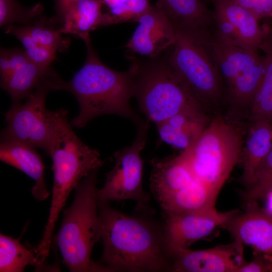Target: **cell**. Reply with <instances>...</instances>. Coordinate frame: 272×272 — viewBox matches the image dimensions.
Wrapping results in <instances>:
<instances>
[{
  "mask_svg": "<svg viewBox=\"0 0 272 272\" xmlns=\"http://www.w3.org/2000/svg\"><path fill=\"white\" fill-rule=\"evenodd\" d=\"M42 11L43 7L40 4L25 8L16 0H0V26L13 23L29 26L31 21Z\"/></svg>",
  "mask_w": 272,
  "mask_h": 272,
  "instance_id": "27",
  "label": "cell"
},
{
  "mask_svg": "<svg viewBox=\"0 0 272 272\" xmlns=\"http://www.w3.org/2000/svg\"><path fill=\"white\" fill-rule=\"evenodd\" d=\"M20 239L21 237L14 238L1 233V272H22L29 265L42 269L34 249H28Z\"/></svg>",
  "mask_w": 272,
  "mask_h": 272,
  "instance_id": "23",
  "label": "cell"
},
{
  "mask_svg": "<svg viewBox=\"0 0 272 272\" xmlns=\"http://www.w3.org/2000/svg\"><path fill=\"white\" fill-rule=\"evenodd\" d=\"M243 138L239 126L217 116L180 155L194 180L218 195L240 160Z\"/></svg>",
  "mask_w": 272,
  "mask_h": 272,
  "instance_id": "5",
  "label": "cell"
},
{
  "mask_svg": "<svg viewBox=\"0 0 272 272\" xmlns=\"http://www.w3.org/2000/svg\"><path fill=\"white\" fill-rule=\"evenodd\" d=\"M80 0H55L57 15L62 20L68 11Z\"/></svg>",
  "mask_w": 272,
  "mask_h": 272,
  "instance_id": "32",
  "label": "cell"
},
{
  "mask_svg": "<svg viewBox=\"0 0 272 272\" xmlns=\"http://www.w3.org/2000/svg\"><path fill=\"white\" fill-rule=\"evenodd\" d=\"M24 27L34 40L47 48L55 52L63 51L69 46L70 39L63 37L58 30H53L42 23Z\"/></svg>",
  "mask_w": 272,
  "mask_h": 272,
  "instance_id": "28",
  "label": "cell"
},
{
  "mask_svg": "<svg viewBox=\"0 0 272 272\" xmlns=\"http://www.w3.org/2000/svg\"><path fill=\"white\" fill-rule=\"evenodd\" d=\"M265 72L249 112V121L272 119V52L265 53Z\"/></svg>",
  "mask_w": 272,
  "mask_h": 272,
  "instance_id": "24",
  "label": "cell"
},
{
  "mask_svg": "<svg viewBox=\"0 0 272 272\" xmlns=\"http://www.w3.org/2000/svg\"><path fill=\"white\" fill-rule=\"evenodd\" d=\"M262 29L263 38L260 49L265 53L272 52V28L264 26Z\"/></svg>",
  "mask_w": 272,
  "mask_h": 272,
  "instance_id": "33",
  "label": "cell"
},
{
  "mask_svg": "<svg viewBox=\"0 0 272 272\" xmlns=\"http://www.w3.org/2000/svg\"><path fill=\"white\" fill-rule=\"evenodd\" d=\"M173 24L176 40L169 65L205 110L217 105L222 96L223 81L216 58L214 34Z\"/></svg>",
  "mask_w": 272,
  "mask_h": 272,
  "instance_id": "4",
  "label": "cell"
},
{
  "mask_svg": "<svg viewBox=\"0 0 272 272\" xmlns=\"http://www.w3.org/2000/svg\"><path fill=\"white\" fill-rule=\"evenodd\" d=\"M271 123H272V119H271Z\"/></svg>",
  "mask_w": 272,
  "mask_h": 272,
  "instance_id": "36",
  "label": "cell"
},
{
  "mask_svg": "<svg viewBox=\"0 0 272 272\" xmlns=\"http://www.w3.org/2000/svg\"><path fill=\"white\" fill-rule=\"evenodd\" d=\"M7 33L14 35L22 43L29 60L39 65L49 67L55 58L56 52L36 42L30 36L24 27L9 25L5 28Z\"/></svg>",
  "mask_w": 272,
  "mask_h": 272,
  "instance_id": "26",
  "label": "cell"
},
{
  "mask_svg": "<svg viewBox=\"0 0 272 272\" xmlns=\"http://www.w3.org/2000/svg\"><path fill=\"white\" fill-rule=\"evenodd\" d=\"M30 61L25 50L1 48L0 53L1 81L7 79L15 71L22 67Z\"/></svg>",
  "mask_w": 272,
  "mask_h": 272,
  "instance_id": "30",
  "label": "cell"
},
{
  "mask_svg": "<svg viewBox=\"0 0 272 272\" xmlns=\"http://www.w3.org/2000/svg\"><path fill=\"white\" fill-rule=\"evenodd\" d=\"M238 210L219 212L215 208L178 213H165L163 236L166 251L188 248L209 235L219 226H225Z\"/></svg>",
  "mask_w": 272,
  "mask_h": 272,
  "instance_id": "11",
  "label": "cell"
},
{
  "mask_svg": "<svg viewBox=\"0 0 272 272\" xmlns=\"http://www.w3.org/2000/svg\"><path fill=\"white\" fill-rule=\"evenodd\" d=\"M158 4L174 24L209 31L214 25L213 13L200 0H160Z\"/></svg>",
  "mask_w": 272,
  "mask_h": 272,
  "instance_id": "20",
  "label": "cell"
},
{
  "mask_svg": "<svg viewBox=\"0 0 272 272\" xmlns=\"http://www.w3.org/2000/svg\"><path fill=\"white\" fill-rule=\"evenodd\" d=\"M136 125L138 132L132 144L114 154V166L106 174L103 187L97 191L99 201L131 199L139 208L147 206L149 196L143 188L141 152L146 143L148 123L142 120Z\"/></svg>",
  "mask_w": 272,
  "mask_h": 272,
  "instance_id": "8",
  "label": "cell"
},
{
  "mask_svg": "<svg viewBox=\"0 0 272 272\" xmlns=\"http://www.w3.org/2000/svg\"><path fill=\"white\" fill-rule=\"evenodd\" d=\"M218 195L194 180L160 205L164 213H178L215 208Z\"/></svg>",
  "mask_w": 272,
  "mask_h": 272,
  "instance_id": "21",
  "label": "cell"
},
{
  "mask_svg": "<svg viewBox=\"0 0 272 272\" xmlns=\"http://www.w3.org/2000/svg\"><path fill=\"white\" fill-rule=\"evenodd\" d=\"M150 0H127L104 14V25L136 21L150 6Z\"/></svg>",
  "mask_w": 272,
  "mask_h": 272,
  "instance_id": "29",
  "label": "cell"
},
{
  "mask_svg": "<svg viewBox=\"0 0 272 272\" xmlns=\"http://www.w3.org/2000/svg\"><path fill=\"white\" fill-rule=\"evenodd\" d=\"M102 6L101 0H80L65 15L63 26L58 31L85 40L90 30L103 26Z\"/></svg>",
  "mask_w": 272,
  "mask_h": 272,
  "instance_id": "19",
  "label": "cell"
},
{
  "mask_svg": "<svg viewBox=\"0 0 272 272\" xmlns=\"http://www.w3.org/2000/svg\"><path fill=\"white\" fill-rule=\"evenodd\" d=\"M211 120L204 108L196 106L185 109L156 126L162 141L182 151L198 138Z\"/></svg>",
  "mask_w": 272,
  "mask_h": 272,
  "instance_id": "15",
  "label": "cell"
},
{
  "mask_svg": "<svg viewBox=\"0 0 272 272\" xmlns=\"http://www.w3.org/2000/svg\"><path fill=\"white\" fill-rule=\"evenodd\" d=\"M266 211L272 215V190L266 195Z\"/></svg>",
  "mask_w": 272,
  "mask_h": 272,
  "instance_id": "35",
  "label": "cell"
},
{
  "mask_svg": "<svg viewBox=\"0 0 272 272\" xmlns=\"http://www.w3.org/2000/svg\"><path fill=\"white\" fill-rule=\"evenodd\" d=\"M103 252L100 264L111 271H171L163 233L151 222L98 200Z\"/></svg>",
  "mask_w": 272,
  "mask_h": 272,
  "instance_id": "1",
  "label": "cell"
},
{
  "mask_svg": "<svg viewBox=\"0 0 272 272\" xmlns=\"http://www.w3.org/2000/svg\"><path fill=\"white\" fill-rule=\"evenodd\" d=\"M271 148V121L267 119L249 121L240 157L243 166L241 182L247 188L252 184L258 167Z\"/></svg>",
  "mask_w": 272,
  "mask_h": 272,
  "instance_id": "18",
  "label": "cell"
},
{
  "mask_svg": "<svg viewBox=\"0 0 272 272\" xmlns=\"http://www.w3.org/2000/svg\"><path fill=\"white\" fill-rule=\"evenodd\" d=\"M210 1L214 8V35L217 39L246 50L260 49L263 31L251 13L232 0Z\"/></svg>",
  "mask_w": 272,
  "mask_h": 272,
  "instance_id": "10",
  "label": "cell"
},
{
  "mask_svg": "<svg viewBox=\"0 0 272 272\" xmlns=\"http://www.w3.org/2000/svg\"><path fill=\"white\" fill-rule=\"evenodd\" d=\"M49 90L44 79L25 103H13L5 114L7 125L2 132L1 142H22L49 154L53 131L52 111L45 108Z\"/></svg>",
  "mask_w": 272,
  "mask_h": 272,
  "instance_id": "9",
  "label": "cell"
},
{
  "mask_svg": "<svg viewBox=\"0 0 272 272\" xmlns=\"http://www.w3.org/2000/svg\"><path fill=\"white\" fill-rule=\"evenodd\" d=\"M224 226L235 240L272 256V215L257 202L247 205L244 213L235 215Z\"/></svg>",
  "mask_w": 272,
  "mask_h": 272,
  "instance_id": "14",
  "label": "cell"
},
{
  "mask_svg": "<svg viewBox=\"0 0 272 272\" xmlns=\"http://www.w3.org/2000/svg\"><path fill=\"white\" fill-rule=\"evenodd\" d=\"M97 169L82 179L71 206L63 212L59 231L52 238L63 263L72 272H110L91 258L93 248L101 241L96 182Z\"/></svg>",
  "mask_w": 272,
  "mask_h": 272,
  "instance_id": "3",
  "label": "cell"
},
{
  "mask_svg": "<svg viewBox=\"0 0 272 272\" xmlns=\"http://www.w3.org/2000/svg\"><path fill=\"white\" fill-rule=\"evenodd\" d=\"M272 190V148L258 167L251 185L242 194L249 205L256 202Z\"/></svg>",
  "mask_w": 272,
  "mask_h": 272,
  "instance_id": "25",
  "label": "cell"
},
{
  "mask_svg": "<svg viewBox=\"0 0 272 272\" xmlns=\"http://www.w3.org/2000/svg\"><path fill=\"white\" fill-rule=\"evenodd\" d=\"M151 190L160 205L194 179L180 154L151 161Z\"/></svg>",
  "mask_w": 272,
  "mask_h": 272,
  "instance_id": "16",
  "label": "cell"
},
{
  "mask_svg": "<svg viewBox=\"0 0 272 272\" xmlns=\"http://www.w3.org/2000/svg\"><path fill=\"white\" fill-rule=\"evenodd\" d=\"M127 1V0H101L102 4L106 6L108 10L118 6Z\"/></svg>",
  "mask_w": 272,
  "mask_h": 272,
  "instance_id": "34",
  "label": "cell"
},
{
  "mask_svg": "<svg viewBox=\"0 0 272 272\" xmlns=\"http://www.w3.org/2000/svg\"><path fill=\"white\" fill-rule=\"evenodd\" d=\"M0 159L34 180L32 194L37 201H43L48 197L49 193L44 178V166L36 148L20 142H1Z\"/></svg>",
  "mask_w": 272,
  "mask_h": 272,
  "instance_id": "17",
  "label": "cell"
},
{
  "mask_svg": "<svg viewBox=\"0 0 272 272\" xmlns=\"http://www.w3.org/2000/svg\"><path fill=\"white\" fill-rule=\"evenodd\" d=\"M87 55L83 67L68 82L58 75L46 79L50 90H65L77 99L79 113L70 123L84 127L93 118L115 114L128 118L137 124L142 119L132 110L130 99L133 96L135 67L118 72L105 65L93 49L90 36L84 40Z\"/></svg>",
  "mask_w": 272,
  "mask_h": 272,
  "instance_id": "2",
  "label": "cell"
},
{
  "mask_svg": "<svg viewBox=\"0 0 272 272\" xmlns=\"http://www.w3.org/2000/svg\"><path fill=\"white\" fill-rule=\"evenodd\" d=\"M137 22L138 26L126 45L130 52L154 57L173 46L176 40L173 24L158 4L150 6Z\"/></svg>",
  "mask_w": 272,
  "mask_h": 272,
  "instance_id": "13",
  "label": "cell"
},
{
  "mask_svg": "<svg viewBox=\"0 0 272 272\" xmlns=\"http://www.w3.org/2000/svg\"><path fill=\"white\" fill-rule=\"evenodd\" d=\"M243 244L238 241L204 250L172 248L167 250L175 272H237L244 262Z\"/></svg>",
  "mask_w": 272,
  "mask_h": 272,
  "instance_id": "12",
  "label": "cell"
},
{
  "mask_svg": "<svg viewBox=\"0 0 272 272\" xmlns=\"http://www.w3.org/2000/svg\"><path fill=\"white\" fill-rule=\"evenodd\" d=\"M237 272H272V256L254 250L253 259L245 262Z\"/></svg>",
  "mask_w": 272,
  "mask_h": 272,
  "instance_id": "31",
  "label": "cell"
},
{
  "mask_svg": "<svg viewBox=\"0 0 272 272\" xmlns=\"http://www.w3.org/2000/svg\"><path fill=\"white\" fill-rule=\"evenodd\" d=\"M214 46L220 75L227 86L231 105L235 110L249 111L265 72L266 55L261 56L258 50L225 43L215 37Z\"/></svg>",
  "mask_w": 272,
  "mask_h": 272,
  "instance_id": "7",
  "label": "cell"
},
{
  "mask_svg": "<svg viewBox=\"0 0 272 272\" xmlns=\"http://www.w3.org/2000/svg\"><path fill=\"white\" fill-rule=\"evenodd\" d=\"M55 74L50 67H43L30 61L2 80L1 87L9 93L13 103H20L27 98L42 80Z\"/></svg>",
  "mask_w": 272,
  "mask_h": 272,
  "instance_id": "22",
  "label": "cell"
},
{
  "mask_svg": "<svg viewBox=\"0 0 272 272\" xmlns=\"http://www.w3.org/2000/svg\"><path fill=\"white\" fill-rule=\"evenodd\" d=\"M133 96L148 121L156 124L189 108L202 106L169 64L135 70Z\"/></svg>",
  "mask_w": 272,
  "mask_h": 272,
  "instance_id": "6",
  "label": "cell"
}]
</instances>
